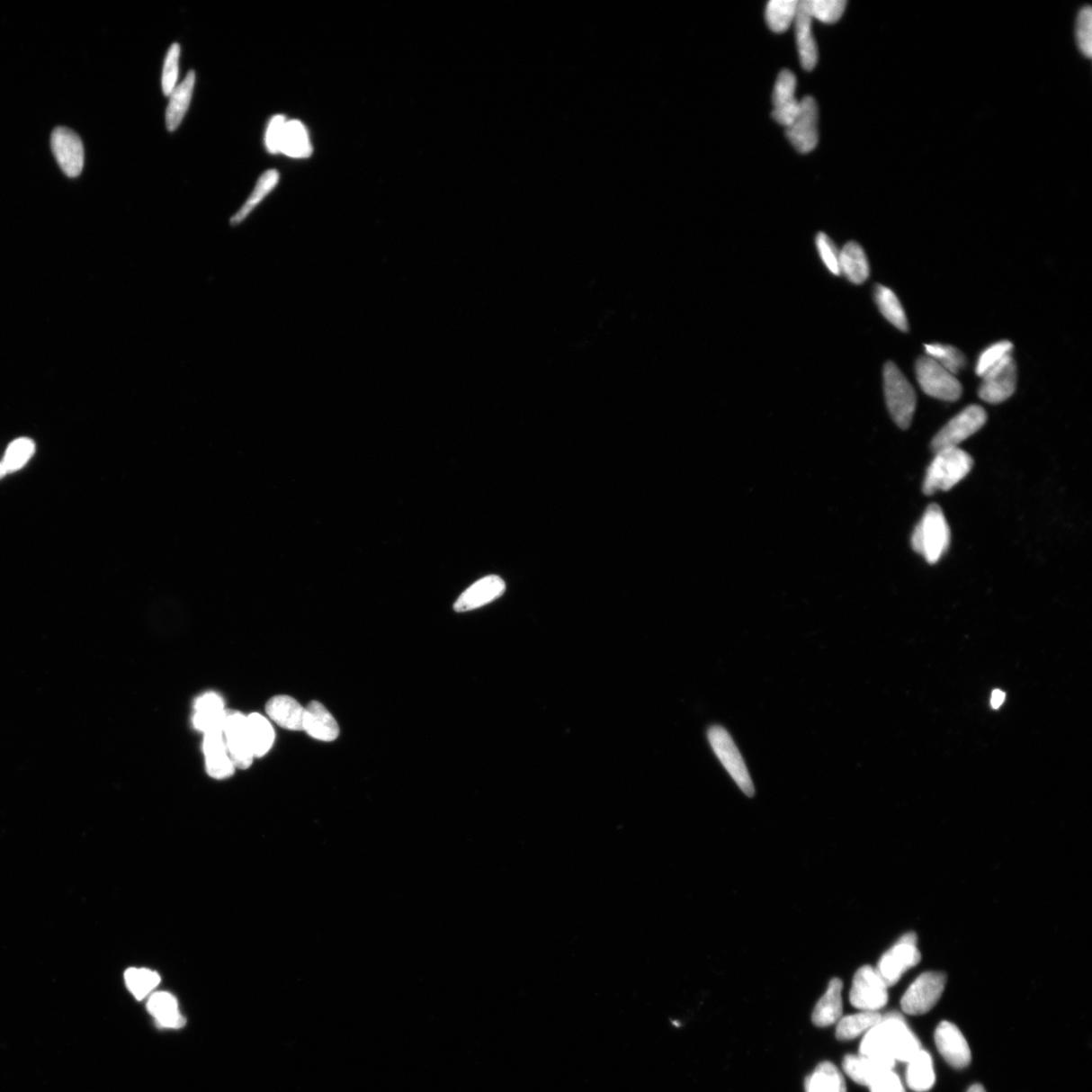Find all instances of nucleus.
Here are the masks:
<instances>
[{
    "label": "nucleus",
    "instance_id": "nucleus-1",
    "mask_svg": "<svg viewBox=\"0 0 1092 1092\" xmlns=\"http://www.w3.org/2000/svg\"><path fill=\"white\" fill-rule=\"evenodd\" d=\"M920 1048L916 1034L898 1014L882 1016V1020L864 1034L860 1054L891 1059L908 1063Z\"/></svg>",
    "mask_w": 1092,
    "mask_h": 1092
},
{
    "label": "nucleus",
    "instance_id": "nucleus-2",
    "mask_svg": "<svg viewBox=\"0 0 1092 1092\" xmlns=\"http://www.w3.org/2000/svg\"><path fill=\"white\" fill-rule=\"evenodd\" d=\"M950 540V528L942 508L936 504L930 505L912 533V549L928 564L935 565L947 552Z\"/></svg>",
    "mask_w": 1092,
    "mask_h": 1092
},
{
    "label": "nucleus",
    "instance_id": "nucleus-3",
    "mask_svg": "<svg viewBox=\"0 0 1092 1092\" xmlns=\"http://www.w3.org/2000/svg\"><path fill=\"white\" fill-rule=\"evenodd\" d=\"M972 468L973 459L959 447L935 452L926 471L923 491L927 496L949 491L964 479Z\"/></svg>",
    "mask_w": 1092,
    "mask_h": 1092
},
{
    "label": "nucleus",
    "instance_id": "nucleus-4",
    "mask_svg": "<svg viewBox=\"0 0 1092 1092\" xmlns=\"http://www.w3.org/2000/svg\"><path fill=\"white\" fill-rule=\"evenodd\" d=\"M884 394L888 411L896 425L909 429L917 408V395L909 380L893 363L883 371Z\"/></svg>",
    "mask_w": 1092,
    "mask_h": 1092
},
{
    "label": "nucleus",
    "instance_id": "nucleus-5",
    "mask_svg": "<svg viewBox=\"0 0 1092 1092\" xmlns=\"http://www.w3.org/2000/svg\"><path fill=\"white\" fill-rule=\"evenodd\" d=\"M707 738L717 759L720 760L741 792L748 797H753L755 786L751 775H749L744 757L729 732L721 725H712L707 731Z\"/></svg>",
    "mask_w": 1092,
    "mask_h": 1092
},
{
    "label": "nucleus",
    "instance_id": "nucleus-6",
    "mask_svg": "<svg viewBox=\"0 0 1092 1092\" xmlns=\"http://www.w3.org/2000/svg\"><path fill=\"white\" fill-rule=\"evenodd\" d=\"M916 374L918 385L927 396L942 401L955 402L963 393V388L954 374L944 369L930 356L918 358Z\"/></svg>",
    "mask_w": 1092,
    "mask_h": 1092
},
{
    "label": "nucleus",
    "instance_id": "nucleus-7",
    "mask_svg": "<svg viewBox=\"0 0 1092 1092\" xmlns=\"http://www.w3.org/2000/svg\"><path fill=\"white\" fill-rule=\"evenodd\" d=\"M922 955L917 949L916 934L909 933L901 936L894 946L888 950L880 959L877 971L888 986L898 983L904 973L917 966Z\"/></svg>",
    "mask_w": 1092,
    "mask_h": 1092
},
{
    "label": "nucleus",
    "instance_id": "nucleus-8",
    "mask_svg": "<svg viewBox=\"0 0 1092 1092\" xmlns=\"http://www.w3.org/2000/svg\"><path fill=\"white\" fill-rule=\"evenodd\" d=\"M947 977L942 972H926L919 975L901 999V1008L909 1016L925 1015L940 1000L946 986Z\"/></svg>",
    "mask_w": 1092,
    "mask_h": 1092
},
{
    "label": "nucleus",
    "instance_id": "nucleus-9",
    "mask_svg": "<svg viewBox=\"0 0 1092 1092\" xmlns=\"http://www.w3.org/2000/svg\"><path fill=\"white\" fill-rule=\"evenodd\" d=\"M850 1000L861 1012L878 1013L888 1002V986L876 968L864 966L855 972Z\"/></svg>",
    "mask_w": 1092,
    "mask_h": 1092
},
{
    "label": "nucleus",
    "instance_id": "nucleus-10",
    "mask_svg": "<svg viewBox=\"0 0 1092 1092\" xmlns=\"http://www.w3.org/2000/svg\"><path fill=\"white\" fill-rule=\"evenodd\" d=\"M988 421V415L982 407L968 406L953 418L946 426L936 434L932 442V450L938 452L947 448L958 447L964 440L980 431Z\"/></svg>",
    "mask_w": 1092,
    "mask_h": 1092
},
{
    "label": "nucleus",
    "instance_id": "nucleus-11",
    "mask_svg": "<svg viewBox=\"0 0 1092 1092\" xmlns=\"http://www.w3.org/2000/svg\"><path fill=\"white\" fill-rule=\"evenodd\" d=\"M978 394L982 401L1000 404L1012 397L1016 389L1017 368L1012 354L986 372Z\"/></svg>",
    "mask_w": 1092,
    "mask_h": 1092
},
{
    "label": "nucleus",
    "instance_id": "nucleus-12",
    "mask_svg": "<svg viewBox=\"0 0 1092 1092\" xmlns=\"http://www.w3.org/2000/svg\"><path fill=\"white\" fill-rule=\"evenodd\" d=\"M223 735L235 768L248 769L255 756L250 743L246 717L238 712L226 711Z\"/></svg>",
    "mask_w": 1092,
    "mask_h": 1092
},
{
    "label": "nucleus",
    "instance_id": "nucleus-13",
    "mask_svg": "<svg viewBox=\"0 0 1092 1092\" xmlns=\"http://www.w3.org/2000/svg\"><path fill=\"white\" fill-rule=\"evenodd\" d=\"M819 109L811 96H805L801 109L792 123L786 127V135L794 148L808 154L817 148L819 143Z\"/></svg>",
    "mask_w": 1092,
    "mask_h": 1092
},
{
    "label": "nucleus",
    "instance_id": "nucleus-14",
    "mask_svg": "<svg viewBox=\"0 0 1092 1092\" xmlns=\"http://www.w3.org/2000/svg\"><path fill=\"white\" fill-rule=\"evenodd\" d=\"M54 157L63 173L69 177H77L85 166V148L79 136L72 130L56 128L51 137Z\"/></svg>",
    "mask_w": 1092,
    "mask_h": 1092
},
{
    "label": "nucleus",
    "instance_id": "nucleus-15",
    "mask_svg": "<svg viewBox=\"0 0 1092 1092\" xmlns=\"http://www.w3.org/2000/svg\"><path fill=\"white\" fill-rule=\"evenodd\" d=\"M935 1042L944 1061L954 1069H965L971 1062V1050L954 1024L942 1022L935 1030Z\"/></svg>",
    "mask_w": 1092,
    "mask_h": 1092
},
{
    "label": "nucleus",
    "instance_id": "nucleus-16",
    "mask_svg": "<svg viewBox=\"0 0 1092 1092\" xmlns=\"http://www.w3.org/2000/svg\"><path fill=\"white\" fill-rule=\"evenodd\" d=\"M796 77L790 70H782L773 92L772 116L778 124L788 127L792 123L801 109L796 100Z\"/></svg>",
    "mask_w": 1092,
    "mask_h": 1092
},
{
    "label": "nucleus",
    "instance_id": "nucleus-17",
    "mask_svg": "<svg viewBox=\"0 0 1092 1092\" xmlns=\"http://www.w3.org/2000/svg\"><path fill=\"white\" fill-rule=\"evenodd\" d=\"M506 585L498 576H488L464 591L455 602L456 613H467L483 607L502 596Z\"/></svg>",
    "mask_w": 1092,
    "mask_h": 1092
},
{
    "label": "nucleus",
    "instance_id": "nucleus-18",
    "mask_svg": "<svg viewBox=\"0 0 1092 1092\" xmlns=\"http://www.w3.org/2000/svg\"><path fill=\"white\" fill-rule=\"evenodd\" d=\"M794 24L801 63L805 70L810 71L817 67L819 52L816 40L812 34V16L809 10L808 0H801L798 4Z\"/></svg>",
    "mask_w": 1092,
    "mask_h": 1092
},
{
    "label": "nucleus",
    "instance_id": "nucleus-19",
    "mask_svg": "<svg viewBox=\"0 0 1092 1092\" xmlns=\"http://www.w3.org/2000/svg\"><path fill=\"white\" fill-rule=\"evenodd\" d=\"M895 1061L891 1059L866 1056L847 1055L843 1061L845 1073L861 1086L869 1087L880 1074L893 1070Z\"/></svg>",
    "mask_w": 1092,
    "mask_h": 1092
},
{
    "label": "nucleus",
    "instance_id": "nucleus-20",
    "mask_svg": "<svg viewBox=\"0 0 1092 1092\" xmlns=\"http://www.w3.org/2000/svg\"><path fill=\"white\" fill-rule=\"evenodd\" d=\"M202 751L206 756V769L209 776L222 780L233 775L235 765L228 754L222 732L207 733L203 738Z\"/></svg>",
    "mask_w": 1092,
    "mask_h": 1092
},
{
    "label": "nucleus",
    "instance_id": "nucleus-21",
    "mask_svg": "<svg viewBox=\"0 0 1092 1092\" xmlns=\"http://www.w3.org/2000/svg\"><path fill=\"white\" fill-rule=\"evenodd\" d=\"M265 711L279 727L289 730H304L305 708L296 699L287 695L273 697Z\"/></svg>",
    "mask_w": 1092,
    "mask_h": 1092
},
{
    "label": "nucleus",
    "instance_id": "nucleus-22",
    "mask_svg": "<svg viewBox=\"0 0 1092 1092\" xmlns=\"http://www.w3.org/2000/svg\"><path fill=\"white\" fill-rule=\"evenodd\" d=\"M304 730L309 737L321 741L336 740L339 736L338 724L323 704L312 701L305 708Z\"/></svg>",
    "mask_w": 1092,
    "mask_h": 1092
},
{
    "label": "nucleus",
    "instance_id": "nucleus-23",
    "mask_svg": "<svg viewBox=\"0 0 1092 1092\" xmlns=\"http://www.w3.org/2000/svg\"><path fill=\"white\" fill-rule=\"evenodd\" d=\"M843 982L838 978L831 980L828 990L818 1002L812 1013V1022L819 1028L837 1024L842 1018Z\"/></svg>",
    "mask_w": 1092,
    "mask_h": 1092
},
{
    "label": "nucleus",
    "instance_id": "nucleus-24",
    "mask_svg": "<svg viewBox=\"0 0 1092 1092\" xmlns=\"http://www.w3.org/2000/svg\"><path fill=\"white\" fill-rule=\"evenodd\" d=\"M147 1009L160 1028L181 1029L185 1025V1018L179 1013L178 1001L169 992L152 994Z\"/></svg>",
    "mask_w": 1092,
    "mask_h": 1092
},
{
    "label": "nucleus",
    "instance_id": "nucleus-25",
    "mask_svg": "<svg viewBox=\"0 0 1092 1092\" xmlns=\"http://www.w3.org/2000/svg\"><path fill=\"white\" fill-rule=\"evenodd\" d=\"M839 273L854 284H862L869 279L868 258L858 243L847 242L839 251Z\"/></svg>",
    "mask_w": 1092,
    "mask_h": 1092
},
{
    "label": "nucleus",
    "instance_id": "nucleus-26",
    "mask_svg": "<svg viewBox=\"0 0 1092 1092\" xmlns=\"http://www.w3.org/2000/svg\"><path fill=\"white\" fill-rule=\"evenodd\" d=\"M195 84V73L190 71L183 83L176 85L173 94H171L169 104L166 110V127L169 132H174L182 124L187 110L190 108L193 87Z\"/></svg>",
    "mask_w": 1092,
    "mask_h": 1092
},
{
    "label": "nucleus",
    "instance_id": "nucleus-27",
    "mask_svg": "<svg viewBox=\"0 0 1092 1092\" xmlns=\"http://www.w3.org/2000/svg\"><path fill=\"white\" fill-rule=\"evenodd\" d=\"M313 147L306 127L300 121H287L282 136L280 153L291 158H308L311 157Z\"/></svg>",
    "mask_w": 1092,
    "mask_h": 1092
},
{
    "label": "nucleus",
    "instance_id": "nucleus-28",
    "mask_svg": "<svg viewBox=\"0 0 1092 1092\" xmlns=\"http://www.w3.org/2000/svg\"><path fill=\"white\" fill-rule=\"evenodd\" d=\"M935 1081L933 1059L926 1051L920 1049L908 1062L907 1082L911 1090L926 1092Z\"/></svg>",
    "mask_w": 1092,
    "mask_h": 1092
},
{
    "label": "nucleus",
    "instance_id": "nucleus-29",
    "mask_svg": "<svg viewBox=\"0 0 1092 1092\" xmlns=\"http://www.w3.org/2000/svg\"><path fill=\"white\" fill-rule=\"evenodd\" d=\"M806 1092H846V1081L837 1067L830 1062L820 1063L805 1081Z\"/></svg>",
    "mask_w": 1092,
    "mask_h": 1092
},
{
    "label": "nucleus",
    "instance_id": "nucleus-30",
    "mask_svg": "<svg viewBox=\"0 0 1092 1092\" xmlns=\"http://www.w3.org/2000/svg\"><path fill=\"white\" fill-rule=\"evenodd\" d=\"M874 299L885 319L894 327L902 332L909 331V321L906 312L898 296L891 289L882 284H877L874 289Z\"/></svg>",
    "mask_w": 1092,
    "mask_h": 1092
},
{
    "label": "nucleus",
    "instance_id": "nucleus-31",
    "mask_svg": "<svg viewBox=\"0 0 1092 1092\" xmlns=\"http://www.w3.org/2000/svg\"><path fill=\"white\" fill-rule=\"evenodd\" d=\"M279 171L275 169L265 171V173L259 177L255 190L250 194L248 200L239 209L237 213L231 218V225L237 226L246 221L252 211L255 210L259 203L262 202L267 197V194L274 189L277 183H279Z\"/></svg>",
    "mask_w": 1092,
    "mask_h": 1092
},
{
    "label": "nucleus",
    "instance_id": "nucleus-32",
    "mask_svg": "<svg viewBox=\"0 0 1092 1092\" xmlns=\"http://www.w3.org/2000/svg\"><path fill=\"white\" fill-rule=\"evenodd\" d=\"M246 721L255 756L263 757L271 751L274 743L275 735L273 725L259 713L250 714L246 717Z\"/></svg>",
    "mask_w": 1092,
    "mask_h": 1092
},
{
    "label": "nucleus",
    "instance_id": "nucleus-33",
    "mask_svg": "<svg viewBox=\"0 0 1092 1092\" xmlns=\"http://www.w3.org/2000/svg\"><path fill=\"white\" fill-rule=\"evenodd\" d=\"M882 1018V1014L871 1012L842 1017L837 1022L836 1036L841 1041L854 1040L869 1032Z\"/></svg>",
    "mask_w": 1092,
    "mask_h": 1092
},
{
    "label": "nucleus",
    "instance_id": "nucleus-34",
    "mask_svg": "<svg viewBox=\"0 0 1092 1092\" xmlns=\"http://www.w3.org/2000/svg\"><path fill=\"white\" fill-rule=\"evenodd\" d=\"M798 0H772L765 8V21L777 34L786 31L795 22Z\"/></svg>",
    "mask_w": 1092,
    "mask_h": 1092
},
{
    "label": "nucleus",
    "instance_id": "nucleus-35",
    "mask_svg": "<svg viewBox=\"0 0 1092 1092\" xmlns=\"http://www.w3.org/2000/svg\"><path fill=\"white\" fill-rule=\"evenodd\" d=\"M36 444L31 438L21 437L8 444L2 460L5 474L22 470L35 454Z\"/></svg>",
    "mask_w": 1092,
    "mask_h": 1092
},
{
    "label": "nucleus",
    "instance_id": "nucleus-36",
    "mask_svg": "<svg viewBox=\"0 0 1092 1092\" xmlns=\"http://www.w3.org/2000/svg\"><path fill=\"white\" fill-rule=\"evenodd\" d=\"M157 972L146 968H129L125 972L127 988L138 1000H142L160 984Z\"/></svg>",
    "mask_w": 1092,
    "mask_h": 1092
},
{
    "label": "nucleus",
    "instance_id": "nucleus-37",
    "mask_svg": "<svg viewBox=\"0 0 1092 1092\" xmlns=\"http://www.w3.org/2000/svg\"><path fill=\"white\" fill-rule=\"evenodd\" d=\"M925 349L927 356L933 358L954 376L967 364L966 356L954 346L934 344L926 345Z\"/></svg>",
    "mask_w": 1092,
    "mask_h": 1092
},
{
    "label": "nucleus",
    "instance_id": "nucleus-38",
    "mask_svg": "<svg viewBox=\"0 0 1092 1092\" xmlns=\"http://www.w3.org/2000/svg\"><path fill=\"white\" fill-rule=\"evenodd\" d=\"M1013 349L1012 342L1002 340L983 350L976 363L977 376L982 378L986 372L1005 360L1007 355L1012 354Z\"/></svg>",
    "mask_w": 1092,
    "mask_h": 1092
},
{
    "label": "nucleus",
    "instance_id": "nucleus-39",
    "mask_svg": "<svg viewBox=\"0 0 1092 1092\" xmlns=\"http://www.w3.org/2000/svg\"><path fill=\"white\" fill-rule=\"evenodd\" d=\"M808 3L812 19L825 23L841 19L846 6V0H808Z\"/></svg>",
    "mask_w": 1092,
    "mask_h": 1092
},
{
    "label": "nucleus",
    "instance_id": "nucleus-40",
    "mask_svg": "<svg viewBox=\"0 0 1092 1092\" xmlns=\"http://www.w3.org/2000/svg\"><path fill=\"white\" fill-rule=\"evenodd\" d=\"M1075 36H1077L1078 45L1080 52L1087 58H1091L1092 56V10L1090 6L1081 8L1077 21V29H1075Z\"/></svg>",
    "mask_w": 1092,
    "mask_h": 1092
},
{
    "label": "nucleus",
    "instance_id": "nucleus-41",
    "mask_svg": "<svg viewBox=\"0 0 1092 1092\" xmlns=\"http://www.w3.org/2000/svg\"><path fill=\"white\" fill-rule=\"evenodd\" d=\"M179 56H181V46L178 44L171 45L166 55L162 76V89L166 96L173 94L176 87Z\"/></svg>",
    "mask_w": 1092,
    "mask_h": 1092
},
{
    "label": "nucleus",
    "instance_id": "nucleus-42",
    "mask_svg": "<svg viewBox=\"0 0 1092 1092\" xmlns=\"http://www.w3.org/2000/svg\"><path fill=\"white\" fill-rule=\"evenodd\" d=\"M816 244L821 262L828 272L837 276L841 275L839 273V251L833 240L827 234L819 233Z\"/></svg>",
    "mask_w": 1092,
    "mask_h": 1092
},
{
    "label": "nucleus",
    "instance_id": "nucleus-43",
    "mask_svg": "<svg viewBox=\"0 0 1092 1092\" xmlns=\"http://www.w3.org/2000/svg\"><path fill=\"white\" fill-rule=\"evenodd\" d=\"M287 123L285 117L279 115L273 117L270 124H268L265 133L266 149L272 154L280 153V146L284 125Z\"/></svg>",
    "mask_w": 1092,
    "mask_h": 1092
},
{
    "label": "nucleus",
    "instance_id": "nucleus-44",
    "mask_svg": "<svg viewBox=\"0 0 1092 1092\" xmlns=\"http://www.w3.org/2000/svg\"><path fill=\"white\" fill-rule=\"evenodd\" d=\"M868 1088L871 1092H906L899 1075L893 1070L880 1074Z\"/></svg>",
    "mask_w": 1092,
    "mask_h": 1092
},
{
    "label": "nucleus",
    "instance_id": "nucleus-45",
    "mask_svg": "<svg viewBox=\"0 0 1092 1092\" xmlns=\"http://www.w3.org/2000/svg\"><path fill=\"white\" fill-rule=\"evenodd\" d=\"M194 711L199 713L219 714L223 713L226 709L222 697L217 693L209 692L195 701Z\"/></svg>",
    "mask_w": 1092,
    "mask_h": 1092
},
{
    "label": "nucleus",
    "instance_id": "nucleus-46",
    "mask_svg": "<svg viewBox=\"0 0 1092 1092\" xmlns=\"http://www.w3.org/2000/svg\"><path fill=\"white\" fill-rule=\"evenodd\" d=\"M1005 700H1006L1005 692H1002L1001 690H994L992 692V695H991V699H990L991 707L993 709L1000 708V706L1002 704H1004Z\"/></svg>",
    "mask_w": 1092,
    "mask_h": 1092
},
{
    "label": "nucleus",
    "instance_id": "nucleus-47",
    "mask_svg": "<svg viewBox=\"0 0 1092 1092\" xmlns=\"http://www.w3.org/2000/svg\"><path fill=\"white\" fill-rule=\"evenodd\" d=\"M967 1092H986V1090L981 1085H974Z\"/></svg>",
    "mask_w": 1092,
    "mask_h": 1092
},
{
    "label": "nucleus",
    "instance_id": "nucleus-48",
    "mask_svg": "<svg viewBox=\"0 0 1092 1092\" xmlns=\"http://www.w3.org/2000/svg\"><path fill=\"white\" fill-rule=\"evenodd\" d=\"M5 476H6V474H5L4 469L3 467L2 461H0V479L4 478Z\"/></svg>",
    "mask_w": 1092,
    "mask_h": 1092
}]
</instances>
